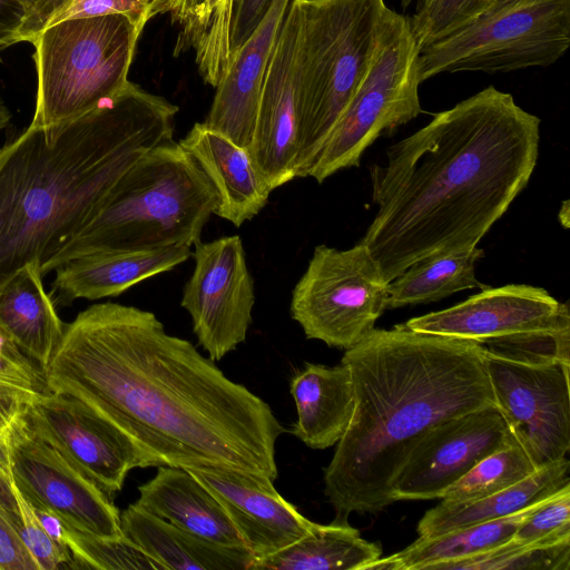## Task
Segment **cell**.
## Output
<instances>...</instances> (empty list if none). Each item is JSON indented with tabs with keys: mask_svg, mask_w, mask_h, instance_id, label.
<instances>
[{
	"mask_svg": "<svg viewBox=\"0 0 570 570\" xmlns=\"http://www.w3.org/2000/svg\"><path fill=\"white\" fill-rule=\"evenodd\" d=\"M178 107L128 81L65 124L29 125L0 149V284L40 271L97 213L125 173L174 138ZM42 274V273H41Z\"/></svg>",
	"mask_w": 570,
	"mask_h": 570,
	"instance_id": "obj_4",
	"label": "cell"
},
{
	"mask_svg": "<svg viewBox=\"0 0 570 570\" xmlns=\"http://www.w3.org/2000/svg\"><path fill=\"white\" fill-rule=\"evenodd\" d=\"M569 570L570 539L550 543L514 544L442 564L438 570Z\"/></svg>",
	"mask_w": 570,
	"mask_h": 570,
	"instance_id": "obj_35",
	"label": "cell"
},
{
	"mask_svg": "<svg viewBox=\"0 0 570 570\" xmlns=\"http://www.w3.org/2000/svg\"><path fill=\"white\" fill-rule=\"evenodd\" d=\"M570 45V0H534L489 16L420 50L421 82L440 73L547 67Z\"/></svg>",
	"mask_w": 570,
	"mask_h": 570,
	"instance_id": "obj_9",
	"label": "cell"
},
{
	"mask_svg": "<svg viewBox=\"0 0 570 570\" xmlns=\"http://www.w3.org/2000/svg\"><path fill=\"white\" fill-rule=\"evenodd\" d=\"M273 0H234L230 50L234 52L250 37L267 13Z\"/></svg>",
	"mask_w": 570,
	"mask_h": 570,
	"instance_id": "obj_40",
	"label": "cell"
},
{
	"mask_svg": "<svg viewBox=\"0 0 570 570\" xmlns=\"http://www.w3.org/2000/svg\"><path fill=\"white\" fill-rule=\"evenodd\" d=\"M341 362L351 372L354 412L324 470V493L337 519L394 503L393 482L428 432L495 405L476 341L397 324L373 328Z\"/></svg>",
	"mask_w": 570,
	"mask_h": 570,
	"instance_id": "obj_3",
	"label": "cell"
},
{
	"mask_svg": "<svg viewBox=\"0 0 570 570\" xmlns=\"http://www.w3.org/2000/svg\"><path fill=\"white\" fill-rule=\"evenodd\" d=\"M11 117L12 115L9 108L0 98V130L4 129L9 125Z\"/></svg>",
	"mask_w": 570,
	"mask_h": 570,
	"instance_id": "obj_46",
	"label": "cell"
},
{
	"mask_svg": "<svg viewBox=\"0 0 570 570\" xmlns=\"http://www.w3.org/2000/svg\"><path fill=\"white\" fill-rule=\"evenodd\" d=\"M421 0H400V3L404 8L412 7L414 3L419 2Z\"/></svg>",
	"mask_w": 570,
	"mask_h": 570,
	"instance_id": "obj_47",
	"label": "cell"
},
{
	"mask_svg": "<svg viewBox=\"0 0 570 570\" xmlns=\"http://www.w3.org/2000/svg\"><path fill=\"white\" fill-rule=\"evenodd\" d=\"M51 392L86 402L153 466L219 468L276 480L285 432L272 407L228 379L149 311L98 303L65 324L45 371Z\"/></svg>",
	"mask_w": 570,
	"mask_h": 570,
	"instance_id": "obj_1",
	"label": "cell"
},
{
	"mask_svg": "<svg viewBox=\"0 0 570 570\" xmlns=\"http://www.w3.org/2000/svg\"><path fill=\"white\" fill-rule=\"evenodd\" d=\"M29 14L23 41L65 20L121 14L142 31L154 17L170 12L174 0H26Z\"/></svg>",
	"mask_w": 570,
	"mask_h": 570,
	"instance_id": "obj_31",
	"label": "cell"
},
{
	"mask_svg": "<svg viewBox=\"0 0 570 570\" xmlns=\"http://www.w3.org/2000/svg\"><path fill=\"white\" fill-rule=\"evenodd\" d=\"M289 392L296 407L291 433L314 450L336 445L354 412V389L347 365L306 363L291 379Z\"/></svg>",
	"mask_w": 570,
	"mask_h": 570,
	"instance_id": "obj_24",
	"label": "cell"
},
{
	"mask_svg": "<svg viewBox=\"0 0 570 570\" xmlns=\"http://www.w3.org/2000/svg\"><path fill=\"white\" fill-rule=\"evenodd\" d=\"M56 541L68 548L72 569L163 570L127 538L106 539L82 532L61 520Z\"/></svg>",
	"mask_w": 570,
	"mask_h": 570,
	"instance_id": "obj_34",
	"label": "cell"
},
{
	"mask_svg": "<svg viewBox=\"0 0 570 570\" xmlns=\"http://www.w3.org/2000/svg\"><path fill=\"white\" fill-rule=\"evenodd\" d=\"M122 534L163 570H252L254 556L244 547L210 542L163 520L136 503L120 512Z\"/></svg>",
	"mask_w": 570,
	"mask_h": 570,
	"instance_id": "obj_23",
	"label": "cell"
},
{
	"mask_svg": "<svg viewBox=\"0 0 570 570\" xmlns=\"http://www.w3.org/2000/svg\"><path fill=\"white\" fill-rule=\"evenodd\" d=\"M291 0H273L250 37L234 52L205 124L247 149L272 50Z\"/></svg>",
	"mask_w": 570,
	"mask_h": 570,
	"instance_id": "obj_19",
	"label": "cell"
},
{
	"mask_svg": "<svg viewBox=\"0 0 570 570\" xmlns=\"http://www.w3.org/2000/svg\"><path fill=\"white\" fill-rule=\"evenodd\" d=\"M494 404L512 438L540 469L570 450V364L525 362L487 351Z\"/></svg>",
	"mask_w": 570,
	"mask_h": 570,
	"instance_id": "obj_11",
	"label": "cell"
},
{
	"mask_svg": "<svg viewBox=\"0 0 570 570\" xmlns=\"http://www.w3.org/2000/svg\"><path fill=\"white\" fill-rule=\"evenodd\" d=\"M234 0H205L179 31L175 55L193 49L203 80L216 87L232 62L230 26Z\"/></svg>",
	"mask_w": 570,
	"mask_h": 570,
	"instance_id": "obj_30",
	"label": "cell"
},
{
	"mask_svg": "<svg viewBox=\"0 0 570 570\" xmlns=\"http://www.w3.org/2000/svg\"><path fill=\"white\" fill-rule=\"evenodd\" d=\"M535 470L523 448L512 438L448 488L440 500L462 503L482 499L522 481Z\"/></svg>",
	"mask_w": 570,
	"mask_h": 570,
	"instance_id": "obj_33",
	"label": "cell"
},
{
	"mask_svg": "<svg viewBox=\"0 0 570 570\" xmlns=\"http://www.w3.org/2000/svg\"><path fill=\"white\" fill-rule=\"evenodd\" d=\"M0 570H40L0 510Z\"/></svg>",
	"mask_w": 570,
	"mask_h": 570,
	"instance_id": "obj_41",
	"label": "cell"
},
{
	"mask_svg": "<svg viewBox=\"0 0 570 570\" xmlns=\"http://www.w3.org/2000/svg\"><path fill=\"white\" fill-rule=\"evenodd\" d=\"M531 1L534 0H492L489 8L481 16L494 14Z\"/></svg>",
	"mask_w": 570,
	"mask_h": 570,
	"instance_id": "obj_45",
	"label": "cell"
},
{
	"mask_svg": "<svg viewBox=\"0 0 570 570\" xmlns=\"http://www.w3.org/2000/svg\"><path fill=\"white\" fill-rule=\"evenodd\" d=\"M194 271L180 301L191 317L198 344L213 361H220L245 342L253 322L254 281L242 238L224 236L196 242Z\"/></svg>",
	"mask_w": 570,
	"mask_h": 570,
	"instance_id": "obj_13",
	"label": "cell"
},
{
	"mask_svg": "<svg viewBox=\"0 0 570 570\" xmlns=\"http://www.w3.org/2000/svg\"><path fill=\"white\" fill-rule=\"evenodd\" d=\"M0 510L40 570L72 569V558L68 548L48 535L31 503L13 482L4 444L0 449Z\"/></svg>",
	"mask_w": 570,
	"mask_h": 570,
	"instance_id": "obj_32",
	"label": "cell"
},
{
	"mask_svg": "<svg viewBox=\"0 0 570 570\" xmlns=\"http://www.w3.org/2000/svg\"><path fill=\"white\" fill-rule=\"evenodd\" d=\"M492 0H423L414 7L409 23L421 49L479 18Z\"/></svg>",
	"mask_w": 570,
	"mask_h": 570,
	"instance_id": "obj_36",
	"label": "cell"
},
{
	"mask_svg": "<svg viewBox=\"0 0 570 570\" xmlns=\"http://www.w3.org/2000/svg\"><path fill=\"white\" fill-rule=\"evenodd\" d=\"M512 439L495 405L441 422L412 450L393 485V501L441 499L483 458Z\"/></svg>",
	"mask_w": 570,
	"mask_h": 570,
	"instance_id": "obj_16",
	"label": "cell"
},
{
	"mask_svg": "<svg viewBox=\"0 0 570 570\" xmlns=\"http://www.w3.org/2000/svg\"><path fill=\"white\" fill-rule=\"evenodd\" d=\"M4 449L13 482L31 504L82 532L125 538L114 498L40 439L22 413L11 424Z\"/></svg>",
	"mask_w": 570,
	"mask_h": 570,
	"instance_id": "obj_12",
	"label": "cell"
},
{
	"mask_svg": "<svg viewBox=\"0 0 570 570\" xmlns=\"http://www.w3.org/2000/svg\"><path fill=\"white\" fill-rule=\"evenodd\" d=\"M178 142L214 186L218 196L216 216L240 227L266 206L272 190L247 149L205 122L194 124Z\"/></svg>",
	"mask_w": 570,
	"mask_h": 570,
	"instance_id": "obj_21",
	"label": "cell"
},
{
	"mask_svg": "<svg viewBox=\"0 0 570 570\" xmlns=\"http://www.w3.org/2000/svg\"><path fill=\"white\" fill-rule=\"evenodd\" d=\"M540 502L504 518L465 525L431 538L419 537L403 550L368 563L364 570H438L444 563L481 554L508 542Z\"/></svg>",
	"mask_w": 570,
	"mask_h": 570,
	"instance_id": "obj_27",
	"label": "cell"
},
{
	"mask_svg": "<svg viewBox=\"0 0 570 570\" xmlns=\"http://www.w3.org/2000/svg\"><path fill=\"white\" fill-rule=\"evenodd\" d=\"M569 468L570 462L564 456L535 470L522 481L482 499L462 503L441 501L419 521V537L431 538L525 510L570 482Z\"/></svg>",
	"mask_w": 570,
	"mask_h": 570,
	"instance_id": "obj_26",
	"label": "cell"
},
{
	"mask_svg": "<svg viewBox=\"0 0 570 570\" xmlns=\"http://www.w3.org/2000/svg\"><path fill=\"white\" fill-rule=\"evenodd\" d=\"M33 394L0 384V449L14 420L23 412Z\"/></svg>",
	"mask_w": 570,
	"mask_h": 570,
	"instance_id": "obj_43",
	"label": "cell"
},
{
	"mask_svg": "<svg viewBox=\"0 0 570 570\" xmlns=\"http://www.w3.org/2000/svg\"><path fill=\"white\" fill-rule=\"evenodd\" d=\"M570 323L568 303L544 288L527 284L487 287L452 307L413 317L403 325L412 331L472 340L552 328Z\"/></svg>",
	"mask_w": 570,
	"mask_h": 570,
	"instance_id": "obj_17",
	"label": "cell"
},
{
	"mask_svg": "<svg viewBox=\"0 0 570 570\" xmlns=\"http://www.w3.org/2000/svg\"><path fill=\"white\" fill-rule=\"evenodd\" d=\"M483 255V249L474 246L434 254L412 264L387 284L386 308L426 304L461 291L487 288L474 273L475 263Z\"/></svg>",
	"mask_w": 570,
	"mask_h": 570,
	"instance_id": "obj_29",
	"label": "cell"
},
{
	"mask_svg": "<svg viewBox=\"0 0 570 570\" xmlns=\"http://www.w3.org/2000/svg\"><path fill=\"white\" fill-rule=\"evenodd\" d=\"M218 205L194 158L170 138L144 154L97 213L41 268L43 276L83 255L191 246Z\"/></svg>",
	"mask_w": 570,
	"mask_h": 570,
	"instance_id": "obj_5",
	"label": "cell"
},
{
	"mask_svg": "<svg viewBox=\"0 0 570 570\" xmlns=\"http://www.w3.org/2000/svg\"><path fill=\"white\" fill-rule=\"evenodd\" d=\"M205 0H174L170 13L173 23H177L180 30L186 28L194 19Z\"/></svg>",
	"mask_w": 570,
	"mask_h": 570,
	"instance_id": "obj_44",
	"label": "cell"
},
{
	"mask_svg": "<svg viewBox=\"0 0 570 570\" xmlns=\"http://www.w3.org/2000/svg\"><path fill=\"white\" fill-rule=\"evenodd\" d=\"M22 416L40 439L111 498L121 491L132 469L153 466L126 433L76 396L35 395Z\"/></svg>",
	"mask_w": 570,
	"mask_h": 570,
	"instance_id": "obj_14",
	"label": "cell"
},
{
	"mask_svg": "<svg viewBox=\"0 0 570 570\" xmlns=\"http://www.w3.org/2000/svg\"><path fill=\"white\" fill-rule=\"evenodd\" d=\"M28 14L29 6L26 0H0V53L23 41Z\"/></svg>",
	"mask_w": 570,
	"mask_h": 570,
	"instance_id": "obj_42",
	"label": "cell"
},
{
	"mask_svg": "<svg viewBox=\"0 0 570 570\" xmlns=\"http://www.w3.org/2000/svg\"><path fill=\"white\" fill-rule=\"evenodd\" d=\"M39 266L26 264L0 284V328L43 371L65 331Z\"/></svg>",
	"mask_w": 570,
	"mask_h": 570,
	"instance_id": "obj_25",
	"label": "cell"
},
{
	"mask_svg": "<svg viewBox=\"0 0 570 570\" xmlns=\"http://www.w3.org/2000/svg\"><path fill=\"white\" fill-rule=\"evenodd\" d=\"M145 511L210 542L246 548L219 501L187 470L166 465L138 487Z\"/></svg>",
	"mask_w": 570,
	"mask_h": 570,
	"instance_id": "obj_22",
	"label": "cell"
},
{
	"mask_svg": "<svg viewBox=\"0 0 570 570\" xmlns=\"http://www.w3.org/2000/svg\"><path fill=\"white\" fill-rule=\"evenodd\" d=\"M299 151L306 177L372 63L384 0H298Z\"/></svg>",
	"mask_w": 570,
	"mask_h": 570,
	"instance_id": "obj_6",
	"label": "cell"
},
{
	"mask_svg": "<svg viewBox=\"0 0 570 570\" xmlns=\"http://www.w3.org/2000/svg\"><path fill=\"white\" fill-rule=\"evenodd\" d=\"M298 0H291L267 66L247 151L269 189L297 177L299 151Z\"/></svg>",
	"mask_w": 570,
	"mask_h": 570,
	"instance_id": "obj_15",
	"label": "cell"
},
{
	"mask_svg": "<svg viewBox=\"0 0 570 570\" xmlns=\"http://www.w3.org/2000/svg\"><path fill=\"white\" fill-rule=\"evenodd\" d=\"M540 122L490 85L370 166L377 213L361 243L387 283L428 256L479 244L527 187Z\"/></svg>",
	"mask_w": 570,
	"mask_h": 570,
	"instance_id": "obj_2",
	"label": "cell"
},
{
	"mask_svg": "<svg viewBox=\"0 0 570 570\" xmlns=\"http://www.w3.org/2000/svg\"><path fill=\"white\" fill-rule=\"evenodd\" d=\"M140 33L121 14L65 20L42 30L31 42L38 90L30 125L65 124L120 91Z\"/></svg>",
	"mask_w": 570,
	"mask_h": 570,
	"instance_id": "obj_7",
	"label": "cell"
},
{
	"mask_svg": "<svg viewBox=\"0 0 570 570\" xmlns=\"http://www.w3.org/2000/svg\"><path fill=\"white\" fill-rule=\"evenodd\" d=\"M186 470L219 501L255 560L294 543L317 524L267 476L219 468Z\"/></svg>",
	"mask_w": 570,
	"mask_h": 570,
	"instance_id": "obj_18",
	"label": "cell"
},
{
	"mask_svg": "<svg viewBox=\"0 0 570 570\" xmlns=\"http://www.w3.org/2000/svg\"><path fill=\"white\" fill-rule=\"evenodd\" d=\"M480 344L491 353L512 360L570 364V323L490 338Z\"/></svg>",
	"mask_w": 570,
	"mask_h": 570,
	"instance_id": "obj_37",
	"label": "cell"
},
{
	"mask_svg": "<svg viewBox=\"0 0 570 570\" xmlns=\"http://www.w3.org/2000/svg\"><path fill=\"white\" fill-rule=\"evenodd\" d=\"M190 246L104 252L73 258L60 266L51 285L55 301L118 296L131 286L168 272L191 256Z\"/></svg>",
	"mask_w": 570,
	"mask_h": 570,
	"instance_id": "obj_20",
	"label": "cell"
},
{
	"mask_svg": "<svg viewBox=\"0 0 570 570\" xmlns=\"http://www.w3.org/2000/svg\"><path fill=\"white\" fill-rule=\"evenodd\" d=\"M0 384L23 392L50 393L45 371L27 356L0 328Z\"/></svg>",
	"mask_w": 570,
	"mask_h": 570,
	"instance_id": "obj_39",
	"label": "cell"
},
{
	"mask_svg": "<svg viewBox=\"0 0 570 570\" xmlns=\"http://www.w3.org/2000/svg\"><path fill=\"white\" fill-rule=\"evenodd\" d=\"M569 539L570 482L542 500L521 522L509 541L514 544H532Z\"/></svg>",
	"mask_w": 570,
	"mask_h": 570,
	"instance_id": "obj_38",
	"label": "cell"
},
{
	"mask_svg": "<svg viewBox=\"0 0 570 570\" xmlns=\"http://www.w3.org/2000/svg\"><path fill=\"white\" fill-rule=\"evenodd\" d=\"M382 548L363 539L346 520L320 524L284 549L255 560L252 570H364Z\"/></svg>",
	"mask_w": 570,
	"mask_h": 570,
	"instance_id": "obj_28",
	"label": "cell"
},
{
	"mask_svg": "<svg viewBox=\"0 0 570 570\" xmlns=\"http://www.w3.org/2000/svg\"><path fill=\"white\" fill-rule=\"evenodd\" d=\"M387 282L368 247L314 248L292 291L289 312L309 340L348 350L386 309Z\"/></svg>",
	"mask_w": 570,
	"mask_h": 570,
	"instance_id": "obj_10",
	"label": "cell"
},
{
	"mask_svg": "<svg viewBox=\"0 0 570 570\" xmlns=\"http://www.w3.org/2000/svg\"><path fill=\"white\" fill-rule=\"evenodd\" d=\"M419 56L409 18L387 7L368 71L306 177L321 184L338 170L357 167L363 153L383 131L422 112Z\"/></svg>",
	"mask_w": 570,
	"mask_h": 570,
	"instance_id": "obj_8",
	"label": "cell"
}]
</instances>
